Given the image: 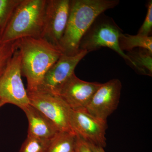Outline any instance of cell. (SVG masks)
Here are the masks:
<instances>
[{"label": "cell", "mask_w": 152, "mask_h": 152, "mask_svg": "<svg viewBox=\"0 0 152 152\" xmlns=\"http://www.w3.org/2000/svg\"><path fill=\"white\" fill-rule=\"evenodd\" d=\"M88 144L92 152H105L103 148L102 147L97 146L88 143Z\"/></svg>", "instance_id": "cell-21"}, {"label": "cell", "mask_w": 152, "mask_h": 152, "mask_svg": "<svg viewBox=\"0 0 152 152\" xmlns=\"http://www.w3.org/2000/svg\"><path fill=\"white\" fill-rule=\"evenodd\" d=\"M2 34V31L1 29L0 28V39H1V37Z\"/></svg>", "instance_id": "cell-23"}, {"label": "cell", "mask_w": 152, "mask_h": 152, "mask_svg": "<svg viewBox=\"0 0 152 152\" xmlns=\"http://www.w3.org/2000/svg\"><path fill=\"white\" fill-rule=\"evenodd\" d=\"M51 140L27 136L19 152H47Z\"/></svg>", "instance_id": "cell-16"}, {"label": "cell", "mask_w": 152, "mask_h": 152, "mask_svg": "<svg viewBox=\"0 0 152 152\" xmlns=\"http://www.w3.org/2000/svg\"><path fill=\"white\" fill-rule=\"evenodd\" d=\"M17 50V40L7 43L0 42V77Z\"/></svg>", "instance_id": "cell-18"}, {"label": "cell", "mask_w": 152, "mask_h": 152, "mask_svg": "<svg viewBox=\"0 0 152 152\" xmlns=\"http://www.w3.org/2000/svg\"><path fill=\"white\" fill-rule=\"evenodd\" d=\"M121 88V83L118 79L102 83L84 111L96 118L107 121L109 116L117 108Z\"/></svg>", "instance_id": "cell-8"}, {"label": "cell", "mask_w": 152, "mask_h": 152, "mask_svg": "<svg viewBox=\"0 0 152 152\" xmlns=\"http://www.w3.org/2000/svg\"><path fill=\"white\" fill-rule=\"evenodd\" d=\"M75 152H92V151L90 148L88 143L80 137Z\"/></svg>", "instance_id": "cell-20"}, {"label": "cell", "mask_w": 152, "mask_h": 152, "mask_svg": "<svg viewBox=\"0 0 152 152\" xmlns=\"http://www.w3.org/2000/svg\"><path fill=\"white\" fill-rule=\"evenodd\" d=\"M69 121L72 129L82 140L103 148L106 147L107 121L96 118L84 111L72 109Z\"/></svg>", "instance_id": "cell-9"}, {"label": "cell", "mask_w": 152, "mask_h": 152, "mask_svg": "<svg viewBox=\"0 0 152 152\" xmlns=\"http://www.w3.org/2000/svg\"><path fill=\"white\" fill-rule=\"evenodd\" d=\"M4 104H5L3 101L0 100V108H1V107H2V106L4 105Z\"/></svg>", "instance_id": "cell-22"}, {"label": "cell", "mask_w": 152, "mask_h": 152, "mask_svg": "<svg viewBox=\"0 0 152 152\" xmlns=\"http://www.w3.org/2000/svg\"><path fill=\"white\" fill-rule=\"evenodd\" d=\"M79 138L73 131L59 132L50 140L47 152H75Z\"/></svg>", "instance_id": "cell-13"}, {"label": "cell", "mask_w": 152, "mask_h": 152, "mask_svg": "<svg viewBox=\"0 0 152 152\" xmlns=\"http://www.w3.org/2000/svg\"><path fill=\"white\" fill-rule=\"evenodd\" d=\"M119 3V0H70L67 23L58 46L63 54L77 53L82 38L95 20Z\"/></svg>", "instance_id": "cell-2"}, {"label": "cell", "mask_w": 152, "mask_h": 152, "mask_svg": "<svg viewBox=\"0 0 152 152\" xmlns=\"http://www.w3.org/2000/svg\"><path fill=\"white\" fill-rule=\"evenodd\" d=\"M21 0H0V28L2 33Z\"/></svg>", "instance_id": "cell-17"}, {"label": "cell", "mask_w": 152, "mask_h": 152, "mask_svg": "<svg viewBox=\"0 0 152 152\" xmlns=\"http://www.w3.org/2000/svg\"><path fill=\"white\" fill-rule=\"evenodd\" d=\"M28 122L27 136L51 140L59 132L53 123L30 104L22 109Z\"/></svg>", "instance_id": "cell-12"}, {"label": "cell", "mask_w": 152, "mask_h": 152, "mask_svg": "<svg viewBox=\"0 0 152 152\" xmlns=\"http://www.w3.org/2000/svg\"><path fill=\"white\" fill-rule=\"evenodd\" d=\"M126 55L132 61V67L137 72L152 77V53L146 49L136 48L127 52Z\"/></svg>", "instance_id": "cell-14"}, {"label": "cell", "mask_w": 152, "mask_h": 152, "mask_svg": "<svg viewBox=\"0 0 152 152\" xmlns=\"http://www.w3.org/2000/svg\"><path fill=\"white\" fill-rule=\"evenodd\" d=\"M0 100H1V99H0Z\"/></svg>", "instance_id": "cell-24"}, {"label": "cell", "mask_w": 152, "mask_h": 152, "mask_svg": "<svg viewBox=\"0 0 152 152\" xmlns=\"http://www.w3.org/2000/svg\"><path fill=\"white\" fill-rule=\"evenodd\" d=\"M119 45L122 51H130L134 49H146L152 53V36L137 34L132 35L122 33L119 38Z\"/></svg>", "instance_id": "cell-15"}, {"label": "cell", "mask_w": 152, "mask_h": 152, "mask_svg": "<svg viewBox=\"0 0 152 152\" xmlns=\"http://www.w3.org/2000/svg\"><path fill=\"white\" fill-rule=\"evenodd\" d=\"M27 93L30 104L45 116L59 132L73 131L69 121L71 109L59 96L40 89Z\"/></svg>", "instance_id": "cell-6"}, {"label": "cell", "mask_w": 152, "mask_h": 152, "mask_svg": "<svg viewBox=\"0 0 152 152\" xmlns=\"http://www.w3.org/2000/svg\"><path fill=\"white\" fill-rule=\"evenodd\" d=\"M88 53L86 51L80 50L73 56L62 54L44 76L38 89L57 95L61 87L75 73L78 64Z\"/></svg>", "instance_id": "cell-10"}, {"label": "cell", "mask_w": 152, "mask_h": 152, "mask_svg": "<svg viewBox=\"0 0 152 152\" xmlns=\"http://www.w3.org/2000/svg\"><path fill=\"white\" fill-rule=\"evenodd\" d=\"M22 74L26 78L28 92L40 86L45 74L63 53L59 47L43 38L27 37L17 40Z\"/></svg>", "instance_id": "cell-1"}, {"label": "cell", "mask_w": 152, "mask_h": 152, "mask_svg": "<svg viewBox=\"0 0 152 152\" xmlns=\"http://www.w3.org/2000/svg\"><path fill=\"white\" fill-rule=\"evenodd\" d=\"M122 33V30L113 19L103 13L97 18L82 38L79 50L89 53L103 47L109 48L116 52L132 67V61L119 45V38Z\"/></svg>", "instance_id": "cell-4"}, {"label": "cell", "mask_w": 152, "mask_h": 152, "mask_svg": "<svg viewBox=\"0 0 152 152\" xmlns=\"http://www.w3.org/2000/svg\"><path fill=\"white\" fill-rule=\"evenodd\" d=\"M147 12L145 20L138 32V34L151 36L152 30V1L148 2Z\"/></svg>", "instance_id": "cell-19"}, {"label": "cell", "mask_w": 152, "mask_h": 152, "mask_svg": "<svg viewBox=\"0 0 152 152\" xmlns=\"http://www.w3.org/2000/svg\"><path fill=\"white\" fill-rule=\"evenodd\" d=\"M70 0H47L42 38L58 47L69 15Z\"/></svg>", "instance_id": "cell-7"}, {"label": "cell", "mask_w": 152, "mask_h": 152, "mask_svg": "<svg viewBox=\"0 0 152 152\" xmlns=\"http://www.w3.org/2000/svg\"><path fill=\"white\" fill-rule=\"evenodd\" d=\"M47 0H21L5 28L1 43L22 38H42Z\"/></svg>", "instance_id": "cell-3"}, {"label": "cell", "mask_w": 152, "mask_h": 152, "mask_svg": "<svg viewBox=\"0 0 152 152\" xmlns=\"http://www.w3.org/2000/svg\"><path fill=\"white\" fill-rule=\"evenodd\" d=\"M22 75L20 56L17 49L0 77V99L5 104H12L21 109L30 104Z\"/></svg>", "instance_id": "cell-5"}, {"label": "cell", "mask_w": 152, "mask_h": 152, "mask_svg": "<svg viewBox=\"0 0 152 152\" xmlns=\"http://www.w3.org/2000/svg\"><path fill=\"white\" fill-rule=\"evenodd\" d=\"M102 84L83 80L74 73L61 87L57 95L72 110L84 111Z\"/></svg>", "instance_id": "cell-11"}]
</instances>
